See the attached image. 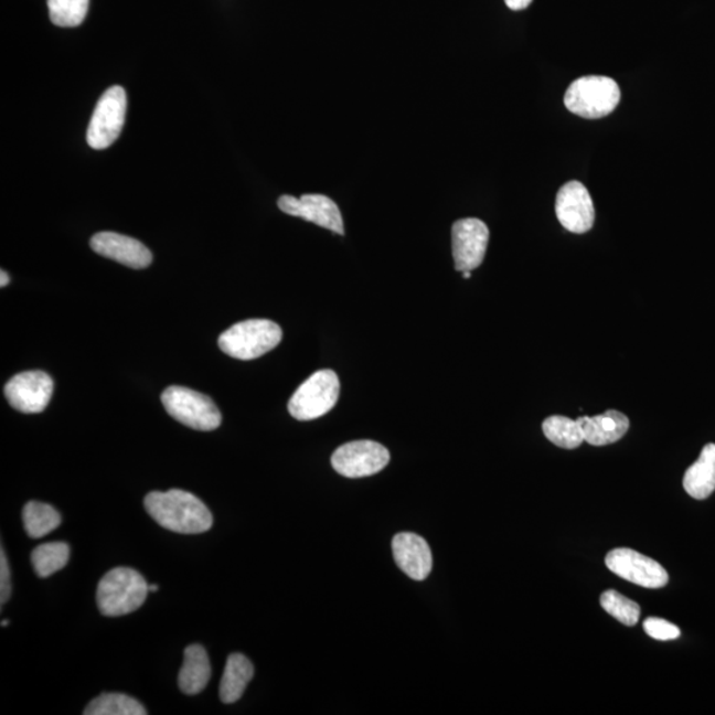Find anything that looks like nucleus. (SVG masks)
<instances>
[{"mask_svg": "<svg viewBox=\"0 0 715 715\" xmlns=\"http://www.w3.org/2000/svg\"><path fill=\"white\" fill-rule=\"evenodd\" d=\"M145 508L159 525L179 534L205 533L214 523L209 508L196 495L181 489L149 493Z\"/></svg>", "mask_w": 715, "mask_h": 715, "instance_id": "f257e3e1", "label": "nucleus"}, {"mask_svg": "<svg viewBox=\"0 0 715 715\" xmlns=\"http://www.w3.org/2000/svg\"><path fill=\"white\" fill-rule=\"evenodd\" d=\"M149 583L136 569L118 567L106 573L97 587L99 612L117 618L141 608L149 594Z\"/></svg>", "mask_w": 715, "mask_h": 715, "instance_id": "f03ea898", "label": "nucleus"}, {"mask_svg": "<svg viewBox=\"0 0 715 715\" xmlns=\"http://www.w3.org/2000/svg\"><path fill=\"white\" fill-rule=\"evenodd\" d=\"M282 340V330L270 320H247L234 324L218 337L223 353L241 361H252L274 350Z\"/></svg>", "mask_w": 715, "mask_h": 715, "instance_id": "7ed1b4c3", "label": "nucleus"}, {"mask_svg": "<svg viewBox=\"0 0 715 715\" xmlns=\"http://www.w3.org/2000/svg\"><path fill=\"white\" fill-rule=\"evenodd\" d=\"M620 102V88L606 76H586L575 79L565 95L566 108L574 115L598 119L611 115Z\"/></svg>", "mask_w": 715, "mask_h": 715, "instance_id": "20e7f679", "label": "nucleus"}, {"mask_svg": "<svg viewBox=\"0 0 715 715\" xmlns=\"http://www.w3.org/2000/svg\"><path fill=\"white\" fill-rule=\"evenodd\" d=\"M161 401L168 414L185 427L203 433L221 427V410L207 395L188 387L171 386L163 391Z\"/></svg>", "mask_w": 715, "mask_h": 715, "instance_id": "39448f33", "label": "nucleus"}, {"mask_svg": "<svg viewBox=\"0 0 715 715\" xmlns=\"http://www.w3.org/2000/svg\"><path fill=\"white\" fill-rule=\"evenodd\" d=\"M340 389V380L333 370L317 371L290 397L289 414L301 421L318 419L335 407Z\"/></svg>", "mask_w": 715, "mask_h": 715, "instance_id": "423d86ee", "label": "nucleus"}, {"mask_svg": "<svg viewBox=\"0 0 715 715\" xmlns=\"http://www.w3.org/2000/svg\"><path fill=\"white\" fill-rule=\"evenodd\" d=\"M126 106L128 99L121 86H111L98 99L86 132V141L92 149H108L117 141L124 128Z\"/></svg>", "mask_w": 715, "mask_h": 715, "instance_id": "0eeeda50", "label": "nucleus"}, {"mask_svg": "<svg viewBox=\"0 0 715 715\" xmlns=\"http://www.w3.org/2000/svg\"><path fill=\"white\" fill-rule=\"evenodd\" d=\"M388 462V449L371 440L343 444L331 456V466L335 472L348 479H362L380 473Z\"/></svg>", "mask_w": 715, "mask_h": 715, "instance_id": "6e6552de", "label": "nucleus"}, {"mask_svg": "<svg viewBox=\"0 0 715 715\" xmlns=\"http://www.w3.org/2000/svg\"><path fill=\"white\" fill-rule=\"evenodd\" d=\"M53 381L44 371H25L9 381L4 396L10 406L23 414H40L49 407Z\"/></svg>", "mask_w": 715, "mask_h": 715, "instance_id": "1a4fd4ad", "label": "nucleus"}, {"mask_svg": "<svg viewBox=\"0 0 715 715\" xmlns=\"http://www.w3.org/2000/svg\"><path fill=\"white\" fill-rule=\"evenodd\" d=\"M606 565L620 578L641 587L662 588L668 585L666 569L631 548L612 549L606 556Z\"/></svg>", "mask_w": 715, "mask_h": 715, "instance_id": "9d476101", "label": "nucleus"}, {"mask_svg": "<svg viewBox=\"0 0 715 715\" xmlns=\"http://www.w3.org/2000/svg\"><path fill=\"white\" fill-rule=\"evenodd\" d=\"M489 228L480 218L457 221L452 227V250L456 270L479 268L485 257Z\"/></svg>", "mask_w": 715, "mask_h": 715, "instance_id": "9b49d317", "label": "nucleus"}, {"mask_svg": "<svg viewBox=\"0 0 715 715\" xmlns=\"http://www.w3.org/2000/svg\"><path fill=\"white\" fill-rule=\"evenodd\" d=\"M555 212L558 221L573 234H586L593 228L595 209L585 184L572 181L563 185L556 195Z\"/></svg>", "mask_w": 715, "mask_h": 715, "instance_id": "f8f14e48", "label": "nucleus"}, {"mask_svg": "<svg viewBox=\"0 0 715 715\" xmlns=\"http://www.w3.org/2000/svg\"><path fill=\"white\" fill-rule=\"evenodd\" d=\"M277 204L285 214L301 217L303 221L320 225L334 234L344 235L341 211L328 196L320 194H307L301 198L282 195L278 199Z\"/></svg>", "mask_w": 715, "mask_h": 715, "instance_id": "ddd939ff", "label": "nucleus"}, {"mask_svg": "<svg viewBox=\"0 0 715 715\" xmlns=\"http://www.w3.org/2000/svg\"><path fill=\"white\" fill-rule=\"evenodd\" d=\"M90 247L99 256L111 258L132 269L148 268L152 262L151 252L146 245L116 232H99L90 238Z\"/></svg>", "mask_w": 715, "mask_h": 715, "instance_id": "4468645a", "label": "nucleus"}, {"mask_svg": "<svg viewBox=\"0 0 715 715\" xmlns=\"http://www.w3.org/2000/svg\"><path fill=\"white\" fill-rule=\"evenodd\" d=\"M397 567L414 580H424L433 572V553L426 540L414 533H399L393 540Z\"/></svg>", "mask_w": 715, "mask_h": 715, "instance_id": "2eb2a0df", "label": "nucleus"}, {"mask_svg": "<svg viewBox=\"0 0 715 715\" xmlns=\"http://www.w3.org/2000/svg\"><path fill=\"white\" fill-rule=\"evenodd\" d=\"M576 420L579 423L585 441L595 447L619 441L629 429L628 417L616 409L606 410L598 416H581Z\"/></svg>", "mask_w": 715, "mask_h": 715, "instance_id": "dca6fc26", "label": "nucleus"}, {"mask_svg": "<svg viewBox=\"0 0 715 715\" xmlns=\"http://www.w3.org/2000/svg\"><path fill=\"white\" fill-rule=\"evenodd\" d=\"M211 679L209 654L202 645L185 648L183 665L178 675L179 689L184 694L195 695L207 686Z\"/></svg>", "mask_w": 715, "mask_h": 715, "instance_id": "f3484780", "label": "nucleus"}, {"mask_svg": "<svg viewBox=\"0 0 715 715\" xmlns=\"http://www.w3.org/2000/svg\"><path fill=\"white\" fill-rule=\"evenodd\" d=\"M684 489L695 500H705L715 490V444L702 449L698 460L686 470Z\"/></svg>", "mask_w": 715, "mask_h": 715, "instance_id": "a211bd4d", "label": "nucleus"}, {"mask_svg": "<svg viewBox=\"0 0 715 715\" xmlns=\"http://www.w3.org/2000/svg\"><path fill=\"white\" fill-rule=\"evenodd\" d=\"M254 674V665L244 654H231L221 682V700L224 704H235L241 700Z\"/></svg>", "mask_w": 715, "mask_h": 715, "instance_id": "6ab92c4d", "label": "nucleus"}, {"mask_svg": "<svg viewBox=\"0 0 715 715\" xmlns=\"http://www.w3.org/2000/svg\"><path fill=\"white\" fill-rule=\"evenodd\" d=\"M23 522L25 533L33 540L43 538L62 523V516L55 508L46 503L31 501L23 510Z\"/></svg>", "mask_w": 715, "mask_h": 715, "instance_id": "aec40b11", "label": "nucleus"}, {"mask_svg": "<svg viewBox=\"0 0 715 715\" xmlns=\"http://www.w3.org/2000/svg\"><path fill=\"white\" fill-rule=\"evenodd\" d=\"M70 555V546L65 542L43 543L33 549L31 562L40 578H49L66 566Z\"/></svg>", "mask_w": 715, "mask_h": 715, "instance_id": "412c9836", "label": "nucleus"}, {"mask_svg": "<svg viewBox=\"0 0 715 715\" xmlns=\"http://www.w3.org/2000/svg\"><path fill=\"white\" fill-rule=\"evenodd\" d=\"M85 715H146L141 702L121 693H105L93 700Z\"/></svg>", "mask_w": 715, "mask_h": 715, "instance_id": "4be33fe9", "label": "nucleus"}, {"mask_svg": "<svg viewBox=\"0 0 715 715\" xmlns=\"http://www.w3.org/2000/svg\"><path fill=\"white\" fill-rule=\"evenodd\" d=\"M543 434L556 447L575 449L585 441L578 420L566 416H549L542 424Z\"/></svg>", "mask_w": 715, "mask_h": 715, "instance_id": "5701e85b", "label": "nucleus"}, {"mask_svg": "<svg viewBox=\"0 0 715 715\" xmlns=\"http://www.w3.org/2000/svg\"><path fill=\"white\" fill-rule=\"evenodd\" d=\"M89 0H49L50 18L58 26H77L88 13Z\"/></svg>", "mask_w": 715, "mask_h": 715, "instance_id": "b1692460", "label": "nucleus"}, {"mask_svg": "<svg viewBox=\"0 0 715 715\" xmlns=\"http://www.w3.org/2000/svg\"><path fill=\"white\" fill-rule=\"evenodd\" d=\"M600 605L606 612L618 619L621 625L633 627L638 625L640 618V607L638 602L629 600L626 596L609 589L600 596Z\"/></svg>", "mask_w": 715, "mask_h": 715, "instance_id": "393cba45", "label": "nucleus"}, {"mask_svg": "<svg viewBox=\"0 0 715 715\" xmlns=\"http://www.w3.org/2000/svg\"><path fill=\"white\" fill-rule=\"evenodd\" d=\"M644 631L652 639L660 641L675 640L680 638V629L666 620L649 618L644 621Z\"/></svg>", "mask_w": 715, "mask_h": 715, "instance_id": "a878e982", "label": "nucleus"}, {"mask_svg": "<svg viewBox=\"0 0 715 715\" xmlns=\"http://www.w3.org/2000/svg\"><path fill=\"white\" fill-rule=\"evenodd\" d=\"M0 602L2 607L6 605V601L10 599L11 595V574L9 562H7L4 549L0 553Z\"/></svg>", "mask_w": 715, "mask_h": 715, "instance_id": "bb28decb", "label": "nucleus"}, {"mask_svg": "<svg viewBox=\"0 0 715 715\" xmlns=\"http://www.w3.org/2000/svg\"><path fill=\"white\" fill-rule=\"evenodd\" d=\"M533 0H505L506 6L510 10L521 11L527 9L532 4Z\"/></svg>", "mask_w": 715, "mask_h": 715, "instance_id": "cd10ccee", "label": "nucleus"}, {"mask_svg": "<svg viewBox=\"0 0 715 715\" xmlns=\"http://www.w3.org/2000/svg\"><path fill=\"white\" fill-rule=\"evenodd\" d=\"M0 276H2V281H0V285H2V288H4L10 282L9 274H7V271L2 270V271H0Z\"/></svg>", "mask_w": 715, "mask_h": 715, "instance_id": "c85d7f7f", "label": "nucleus"}, {"mask_svg": "<svg viewBox=\"0 0 715 715\" xmlns=\"http://www.w3.org/2000/svg\"><path fill=\"white\" fill-rule=\"evenodd\" d=\"M461 274L463 278H467V280L468 278L472 277V270H463L461 271Z\"/></svg>", "mask_w": 715, "mask_h": 715, "instance_id": "c756f323", "label": "nucleus"}, {"mask_svg": "<svg viewBox=\"0 0 715 715\" xmlns=\"http://www.w3.org/2000/svg\"><path fill=\"white\" fill-rule=\"evenodd\" d=\"M149 591L150 593H157L158 591V586L157 585H149Z\"/></svg>", "mask_w": 715, "mask_h": 715, "instance_id": "7c9ffc66", "label": "nucleus"}, {"mask_svg": "<svg viewBox=\"0 0 715 715\" xmlns=\"http://www.w3.org/2000/svg\"><path fill=\"white\" fill-rule=\"evenodd\" d=\"M7 626H9V621L7 620L2 621V627H7Z\"/></svg>", "mask_w": 715, "mask_h": 715, "instance_id": "2f4dec72", "label": "nucleus"}]
</instances>
